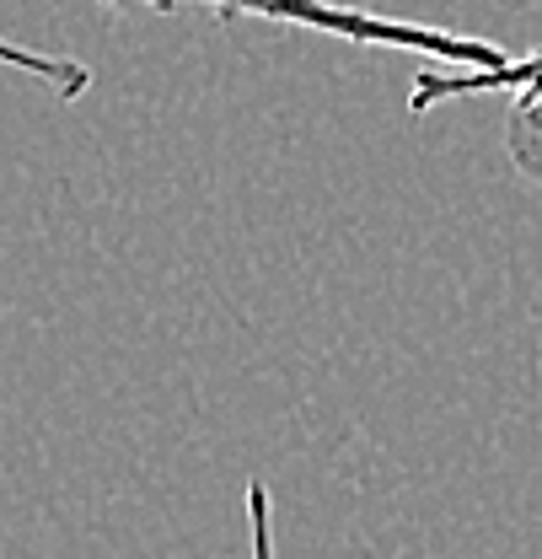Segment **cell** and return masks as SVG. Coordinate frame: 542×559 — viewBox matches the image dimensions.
<instances>
[{
    "label": "cell",
    "mask_w": 542,
    "mask_h": 559,
    "mask_svg": "<svg viewBox=\"0 0 542 559\" xmlns=\"http://www.w3.org/2000/svg\"><path fill=\"white\" fill-rule=\"evenodd\" d=\"M103 5H145V11L200 5V11L220 16V22L306 27V33H323V38L365 44V49H408V55H424L435 66H499V60H510L489 38L424 27V22H404V16H376V11H360V5H344V0H103Z\"/></svg>",
    "instance_id": "1"
},
{
    "label": "cell",
    "mask_w": 542,
    "mask_h": 559,
    "mask_svg": "<svg viewBox=\"0 0 542 559\" xmlns=\"http://www.w3.org/2000/svg\"><path fill=\"white\" fill-rule=\"evenodd\" d=\"M527 70H542V44L532 55H510V60H499V66H430L413 75V92H408V114H430V108H441V103H457V97H483V92H505L516 75H527Z\"/></svg>",
    "instance_id": "2"
},
{
    "label": "cell",
    "mask_w": 542,
    "mask_h": 559,
    "mask_svg": "<svg viewBox=\"0 0 542 559\" xmlns=\"http://www.w3.org/2000/svg\"><path fill=\"white\" fill-rule=\"evenodd\" d=\"M510 108H505V156L510 167L542 189V70L516 75L510 86Z\"/></svg>",
    "instance_id": "3"
},
{
    "label": "cell",
    "mask_w": 542,
    "mask_h": 559,
    "mask_svg": "<svg viewBox=\"0 0 542 559\" xmlns=\"http://www.w3.org/2000/svg\"><path fill=\"white\" fill-rule=\"evenodd\" d=\"M0 66L27 75V81H38V86H49V92L65 97V103L92 92V66H81V60H70V55H44V49H33V44L0 38Z\"/></svg>",
    "instance_id": "4"
},
{
    "label": "cell",
    "mask_w": 542,
    "mask_h": 559,
    "mask_svg": "<svg viewBox=\"0 0 542 559\" xmlns=\"http://www.w3.org/2000/svg\"><path fill=\"white\" fill-rule=\"evenodd\" d=\"M248 559H274V495L264 474L248 479Z\"/></svg>",
    "instance_id": "5"
}]
</instances>
